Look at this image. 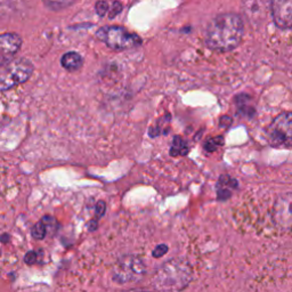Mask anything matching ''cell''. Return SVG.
Wrapping results in <instances>:
<instances>
[{
	"label": "cell",
	"instance_id": "cell-3",
	"mask_svg": "<svg viewBox=\"0 0 292 292\" xmlns=\"http://www.w3.org/2000/svg\"><path fill=\"white\" fill-rule=\"evenodd\" d=\"M33 70V64L24 57L13 58L0 65V93L27 83L31 78Z\"/></svg>",
	"mask_w": 292,
	"mask_h": 292
},
{
	"label": "cell",
	"instance_id": "cell-13",
	"mask_svg": "<svg viewBox=\"0 0 292 292\" xmlns=\"http://www.w3.org/2000/svg\"><path fill=\"white\" fill-rule=\"evenodd\" d=\"M188 152V148L179 136H176L173 140V146L170 149V156L171 157H178V156H185Z\"/></svg>",
	"mask_w": 292,
	"mask_h": 292
},
{
	"label": "cell",
	"instance_id": "cell-1",
	"mask_svg": "<svg viewBox=\"0 0 292 292\" xmlns=\"http://www.w3.org/2000/svg\"><path fill=\"white\" fill-rule=\"evenodd\" d=\"M244 24L241 16L234 13L218 15L209 23L205 32V42L209 48L216 51H231L241 42Z\"/></svg>",
	"mask_w": 292,
	"mask_h": 292
},
{
	"label": "cell",
	"instance_id": "cell-10",
	"mask_svg": "<svg viewBox=\"0 0 292 292\" xmlns=\"http://www.w3.org/2000/svg\"><path fill=\"white\" fill-rule=\"evenodd\" d=\"M57 229V222L50 216H45L32 227L31 235L36 240H42L48 233H54Z\"/></svg>",
	"mask_w": 292,
	"mask_h": 292
},
{
	"label": "cell",
	"instance_id": "cell-4",
	"mask_svg": "<svg viewBox=\"0 0 292 292\" xmlns=\"http://www.w3.org/2000/svg\"><path fill=\"white\" fill-rule=\"evenodd\" d=\"M97 38L112 50H127L141 44V39L122 27H104L97 31Z\"/></svg>",
	"mask_w": 292,
	"mask_h": 292
},
{
	"label": "cell",
	"instance_id": "cell-17",
	"mask_svg": "<svg viewBox=\"0 0 292 292\" xmlns=\"http://www.w3.org/2000/svg\"><path fill=\"white\" fill-rule=\"evenodd\" d=\"M122 11V5L118 2H115L112 7H111L110 10V19H114L115 16H117L120 12Z\"/></svg>",
	"mask_w": 292,
	"mask_h": 292
},
{
	"label": "cell",
	"instance_id": "cell-19",
	"mask_svg": "<svg viewBox=\"0 0 292 292\" xmlns=\"http://www.w3.org/2000/svg\"><path fill=\"white\" fill-rule=\"evenodd\" d=\"M24 261L29 265H32L37 261V253L33 252V251H30L27 253V256H25Z\"/></svg>",
	"mask_w": 292,
	"mask_h": 292
},
{
	"label": "cell",
	"instance_id": "cell-18",
	"mask_svg": "<svg viewBox=\"0 0 292 292\" xmlns=\"http://www.w3.org/2000/svg\"><path fill=\"white\" fill-rule=\"evenodd\" d=\"M168 252V247L166 244H161V246H158L156 248V250L153 251V257H157V258H160L165 253Z\"/></svg>",
	"mask_w": 292,
	"mask_h": 292
},
{
	"label": "cell",
	"instance_id": "cell-5",
	"mask_svg": "<svg viewBox=\"0 0 292 292\" xmlns=\"http://www.w3.org/2000/svg\"><path fill=\"white\" fill-rule=\"evenodd\" d=\"M146 273L144 263L137 256H124L114 265L112 277L120 284L138 282Z\"/></svg>",
	"mask_w": 292,
	"mask_h": 292
},
{
	"label": "cell",
	"instance_id": "cell-14",
	"mask_svg": "<svg viewBox=\"0 0 292 292\" xmlns=\"http://www.w3.org/2000/svg\"><path fill=\"white\" fill-rule=\"evenodd\" d=\"M42 2H44L45 6L48 10L58 12L73 5V3H76V0H42Z\"/></svg>",
	"mask_w": 292,
	"mask_h": 292
},
{
	"label": "cell",
	"instance_id": "cell-8",
	"mask_svg": "<svg viewBox=\"0 0 292 292\" xmlns=\"http://www.w3.org/2000/svg\"><path fill=\"white\" fill-rule=\"evenodd\" d=\"M270 10L277 28L287 30L292 25V0H270Z\"/></svg>",
	"mask_w": 292,
	"mask_h": 292
},
{
	"label": "cell",
	"instance_id": "cell-7",
	"mask_svg": "<svg viewBox=\"0 0 292 292\" xmlns=\"http://www.w3.org/2000/svg\"><path fill=\"white\" fill-rule=\"evenodd\" d=\"M242 12L249 23L256 27L266 20L268 12V2L267 0H243Z\"/></svg>",
	"mask_w": 292,
	"mask_h": 292
},
{
	"label": "cell",
	"instance_id": "cell-20",
	"mask_svg": "<svg viewBox=\"0 0 292 292\" xmlns=\"http://www.w3.org/2000/svg\"><path fill=\"white\" fill-rule=\"evenodd\" d=\"M105 208H106L105 202H103V201H101V202H98V203H97V205H96V213H97V218H100V217L103 216V214H104V212H105Z\"/></svg>",
	"mask_w": 292,
	"mask_h": 292
},
{
	"label": "cell",
	"instance_id": "cell-6",
	"mask_svg": "<svg viewBox=\"0 0 292 292\" xmlns=\"http://www.w3.org/2000/svg\"><path fill=\"white\" fill-rule=\"evenodd\" d=\"M267 138L275 148H289L292 141V115L284 112L270 123L267 129Z\"/></svg>",
	"mask_w": 292,
	"mask_h": 292
},
{
	"label": "cell",
	"instance_id": "cell-9",
	"mask_svg": "<svg viewBox=\"0 0 292 292\" xmlns=\"http://www.w3.org/2000/svg\"><path fill=\"white\" fill-rule=\"evenodd\" d=\"M22 42V38L15 32L0 34V65L14 58L21 49Z\"/></svg>",
	"mask_w": 292,
	"mask_h": 292
},
{
	"label": "cell",
	"instance_id": "cell-15",
	"mask_svg": "<svg viewBox=\"0 0 292 292\" xmlns=\"http://www.w3.org/2000/svg\"><path fill=\"white\" fill-rule=\"evenodd\" d=\"M223 145H224V138H223L222 136H217L213 137L211 139H209L207 143L204 144V149L207 150L208 152H214Z\"/></svg>",
	"mask_w": 292,
	"mask_h": 292
},
{
	"label": "cell",
	"instance_id": "cell-16",
	"mask_svg": "<svg viewBox=\"0 0 292 292\" xmlns=\"http://www.w3.org/2000/svg\"><path fill=\"white\" fill-rule=\"evenodd\" d=\"M109 11V5L106 2H98L96 4V13L100 16H104Z\"/></svg>",
	"mask_w": 292,
	"mask_h": 292
},
{
	"label": "cell",
	"instance_id": "cell-11",
	"mask_svg": "<svg viewBox=\"0 0 292 292\" xmlns=\"http://www.w3.org/2000/svg\"><path fill=\"white\" fill-rule=\"evenodd\" d=\"M236 187H238V182H236L235 179L230 177V176H222L217 184L218 200L224 201L226 199H229L232 195V192H233Z\"/></svg>",
	"mask_w": 292,
	"mask_h": 292
},
{
	"label": "cell",
	"instance_id": "cell-2",
	"mask_svg": "<svg viewBox=\"0 0 292 292\" xmlns=\"http://www.w3.org/2000/svg\"><path fill=\"white\" fill-rule=\"evenodd\" d=\"M192 280V268L182 259H171L154 273L152 285L159 292H180Z\"/></svg>",
	"mask_w": 292,
	"mask_h": 292
},
{
	"label": "cell",
	"instance_id": "cell-12",
	"mask_svg": "<svg viewBox=\"0 0 292 292\" xmlns=\"http://www.w3.org/2000/svg\"><path fill=\"white\" fill-rule=\"evenodd\" d=\"M61 64L67 71H77L83 66L84 59L80 56V54L76 53V51H68L62 56Z\"/></svg>",
	"mask_w": 292,
	"mask_h": 292
}]
</instances>
